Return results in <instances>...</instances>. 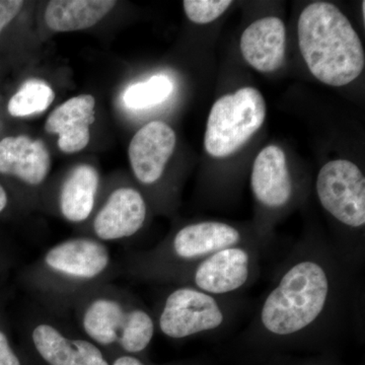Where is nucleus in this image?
Masks as SVG:
<instances>
[{
  "instance_id": "1",
  "label": "nucleus",
  "mask_w": 365,
  "mask_h": 365,
  "mask_svg": "<svg viewBox=\"0 0 365 365\" xmlns=\"http://www.w3.org/2000/svg\"><path fill=\"white\" fill-rule=\"evenodd\" d=\"M279 265L242 331L247 339L292 342L361 328V282L333 245L302 242Z\"/></svg>"
},
{
  "instance_id": "2",
  "label": "nucleus",
  "mask_w": 365,
  "mask_h": 365,
  "mask_svg": "<svg viewBox=\"0 0 365 365\" xmlns=\"http://www.w3.org/2000/svg\"><path fill=\"white\" fill-rule=\"evenodd\" d=\"M297 33L302 58L322 83L347 86L361 74L364 46L337 6L324 1L309 4L300 14Z\"/></svg>"
},
{
  "instance_id": "3",
  "label": "nucleus",
  "mask_w": 365,
  "mask_h": 365,
  "mask_svg": "<svg viewBox=\"0 0 365 365\" xmlns=\"http://www.w3.org/2000/svg\"><path fill=\"white\" fill-rule=\"evenodd\" d=\"M245 307L239 295L216 297L184 285L168 295L158 327L160 332L173 339L225 332Z\"/></svg>"
},
{
  "instance_id": "4",
  "label": "nucleus",
  "mask_w": 365,
  "mask_h": 365,
  "mask_svg": "<svg viewBox=\"0 0 365 365\" xmlns=\"http://www.w3.org/2000/svg\"><path fill=\"white\" fill-rule=\"evenodd\" d=\"M266 117L263 96L255 88H242L218 98L211 108L204 146L213 158L234 155L261 128Z\"/></svg>"
},
{
  "instance_id": "5",
  "label": "nucleus",
  "mask_w": 365,
  "mask_h": 365,
  "mask_svg": "<svg viewBox=\"0 0 365 365\" xmlns=\"http://www.w3.org/2000/svg\"><path fill=\"white\" fill-rule=\"evenodd\" d=\"M261 245L220 250L186 269L187 285L216 297L239 295L259 275Z\"/></svg>"
},
{
  "instance_id": "6",
  "label": "nucleus",
  "mask_w": 365,
  "mask_h": 365,
  "mask_svg": "<svg viewBox=\"0 0 365 365\" xmlns=\"http://www.w3.org/2000/svg\"><path fill=\"white\" fill-rule=\"evenodd\" d=\"M83 327L88 337L102 345L118 343L125 351H143L155 334V321L141 309H128L119 302L98 299L86 309Z\"/></svg>"
},
{
  "instance_id": "7",
  "label": "nucleus",
  "mask_w": 365,
  "mask_h": 365,
  "mask_svg": "<svg viewBox=\"0 0 365 365\" xmlns=\"http://www.w3.org/2000/svg\"><path fill=\"white\" fill-rule=\"evenodd\" d=\"M316 189L322 207L336 222L364 232L365 177L355 163L347 160L326 163L319 170Z\"/></svg>"
},
{
  "instance_id": "8",
  "label": "nucleus",
  "mask_w": 365,
  "mask_h": 365,
  "mask_svg": "<svg viewBox=\"0 0 365 365\" xmlns=\"http://www.w3.org/2000/svg\"><path fill=\"white\" fill-rule=\"evenodd\" d=\"M240 245L260 244L245 237L239 227L230 223L206 220L190 223L178 230L170 242V251L173 258L187 269L220 250Z\"/></svg>"
},
{
  "instance_id": "9",
  "label": "nucleus",
  "mask_w": 365,
  "mask_h": 365,
  "mask_svg": "<svg viewBox=\"0 0 365 365\" xmlns=\"http://www.w3.org/2000/svg\"><path fill=\"white\" fill-rule=\"evenodd\" d=\"M176 133L163 121H153L137 131L129 144V160L136 179L153 185L162 178L176 148Z\"/></svg>"
},
{
  "instance_id": "10",
  "label": "nucleus",
  "mask_w": 365,
  "mask_h": 365,
  "mask_svg": "<svg viewBox=\"0 0 365 365\" xmlns=\"http://www.w3.org/2000/svg\"><path fill=\"white\" fill-rule=\"evenodd\" d=\"M252 191L262 207L278 210L287 207L294 195V184L284 151L277 145L263 148L255 160Z\"/></svg>"
},
{
  "instance_id": "11",
  "label": "nucleus",
  "mask_w": 365,
  "mask_h": 365,
  "mask_svg": "<svg viewBox=\"0 0 365 365\" xmlns=\"http://www.w3.org/2000/svg\"><path fill=\"white\" fill-rule=\"evenodd\" d=\"M51 169V155L39 139L24 135L0 140V174L31 186L42 184Z\"/></svg>"
},
{
  "instance_id": "12",
  "label": "nucleus",
  "mask_w": 365,
  "mask_h": 365,
  "mask_svg": "<svg viewBox=\"0 0 365 365\" xmlns=\"http://www.w3.org/2000/svg\"><path fill=\"white\" fill-rule=\"evenodd\" d=\"M146 215L145 200L137 190L117 189L96 216L93 230L104 241L125 239L143 228Z\"/></svg>"
},
{
  "instance_id": "13",
  "label": "nucleus",
  "mask_w": 365,
  "mask_h": 365,
  "mask_svg": "<svg viewBox=\"0 0 365 365\" xmlns=\"http://www.w3.org/2000/svg\"><path fill=\"white\" fill-rule=\"evenodd\" d=\"M95 107L93 96L81 95L53 110L46 120L45 130L58 136L57 145L62 153H76L88 146L90 127L96 120Z\"/></svg>"
},
{
  "instance_id": "14",
  "label": "nucleus",
  "mask_w": 365,
  "mask_h": 365,
  "mask_svg": "<svg viewBox=\"0 0 365 365\" xmlns=\"http://www.w3.org/2000/svg\"><path fill=\"white\" fill-rule=\"evenodd\" d=\"M240 48L256 71L269 73L282 66L287 49V29L275 16L254 21L242 33Z\"/></svg>"
},
{
  "instance_id": "15",
  "label": "nucleus",
  "mask_w": 365,
  "mask_h": 365,
  "mask_svg": "<svg viewBox=\"0 0 365 365\" xmlns=\"http://www.w3.org/2000/svg\"><path fill=\"white\" fill-rule=\"evenodd\" d=\"M48 267L71 277L91 279L110 263L107 247L93 239L68 240L53 247L45 256Z\"/></svg>"
},
{
  "instance_id": "16",
  "label": "nucleus",
  "mask_w": 365,
  "mask_h": 365,
  "mask_svg": "<svg viewBox=\"0 0 365 365\" xmlns=\"http://www.w3.org/2000/svg\"><path fill=\"white\" fill-rule=\"evenodd\" d=\"M33 342L50 365H109L97 346L86 340H71L54 327L41 324L33 331Z\"/></svg>"
},
{
  "instance_id": "17",
  "label": "nucleus",
  "mask_w": 365,
  "mask_h": 365,
  "mask_svg": "<svg viewBox=\"0 0 365 365\" xmlns=\"http://www.w3.org/2000/svg\"><path fill=\"white\" fill-rule=\"evenodd\" d=\"M115 6L114 0H53L46 7V25L53 32L86 30L104 19Z\"/></svg>"
},
{
  "instance_id": "18",
  "label": "nucleus",
  "mask_w": 365,
  "mask_h": 365,
  "mask_svg": "<svg viewBox=\"0 0 365 365\" xmlns=\"http://www.w3.org/2000/svg\"><path fill=\"white\" fill-rule=\"evenodd\" d=\"M98 173L90 165H79L69 173L60 192V210L66 220L81 222L88 218L95 205Z\"/></svg>"
},
{
  "instance_id": "19",
  "label": "nucleus",
  "mask_w": 365,
  "mask_h": 365,
  "mask_svg": "<svg viewBox=\"0 0 365 365\" xmlns=\"http://www.w3.org/2000/svg\"><path fill=\"white\" fill-rule=\"evenodd\" d=\"M55 98L51 86L40 79H29L7 103L11 117L24 118L46 111Z\"/></svg>"
},
{
  "instance_id": "20",
  "label": "nucleus",
  "mask_w": 365,
  "mask_h": 365,
  "mask_svg": "<svg viewBox=\"0 0 365 365\" xmlns=\"http://www.w3.org/2000/svg\"><path fill=\"white\" fill-rule=\"evenodd\" d=\"M173 91V81L167 76L160 74L127 88L123 96L124 104L129 109H148L165 102Z\"/></svg>"
},
{
  "instance_id": "21",
  "label": "nucleus",
  "mask_w": 365,
  "mask_h": 365,
  "mask_svg": "<svg viewBox=\"0 0 365 365\" xmlns=\"http://www.w3.org/2000/svg\"><path fill=\"white\" fill-rule=\"evenodd\" d=\"M230 0H185V13L190 21L198 25L212 23L232 6Z\"/></svg>"
},
{
  "instance_id": "22",
  "label": "nucleus",
  "mask_w": 365,
  "mask_h": 365,
  "mask_svg": "<svg viewBox=\"0 0 365 365\" xmlns=\"http://www.w3.org/2000/svg\"><path fill=\"white\" fill-rule=\"evenodd\" d=\"M25 6L21 0H0V35L13 23Z\"/></svg>"
},
{
  "instance_id": "23",
  "label": "nucleus",
  "mask_w": 365,
  "mask_h": 365,
  "mask_svg": "<svg viewBox=\"0 0 365 365\" xmlns=\"http://www.w3.org/2000/svg\"><path fill=\"white\" fill-rule=\"evenodd\" d=\"M0 365H21L20 359L11 349L6 334L0 331Z\"/></svg>"
},
{
  "instance_id": "24",
  "label": "nucleus",
  "mask_w": 365,
  "mask_h": 365,
  "mask_svg": "<svg viewBox=\"0 0 365 365\" xmlns=\"http://www.w3.org/2000/svg\"><path fill=\"white\" fill-rule=\"evenodd\" d=\"M113 365H144L140 360L133 356H122L118 359Z\"/></svg>"
},
{
  "instance_id": "25",
  "label": "nucleus",
  "mask_w": 365,
  "mask_h": 365,
  "mask_svg": "<svg viewBox=\"0 0 365 365\" xmlns=\"http://www.w3.org/2000/svg\"><path fill=\"white\" fill-rule=\"evenodd\" d=\"M7 204H9V196L4 187L0 184V215L4 212V209L6 208Z\"/></svg>"
},
{
  "instance_id": "26",
  "label": "nucleus",
  "mask_w": 365,
  "mask_h": 365,
  "mask_svg": "<svg viewBox=\"0 0 365 365\" xmlns=\"http://www.w3.org/2000/svg\"><path fill=\"white\" fill-rule=\"evenodd\" d=\"M365 2H362V16H364V19L365 18Z\"/></svg>"
},
{
  "instance_id": "27",
  "label": "nucleus",
  "mask_w": 365,
  "mask_h": 365,
  "mask_svg": "<svg viewBox=\"0 0 365 365\" xmlns=\"http://www.w3.org/2000/svg\"><path fill=\"white\" fill-rule=\"evenodd\" d=\"M312 365H323V364H312Z\"/></svg>"
}]
</instances>
